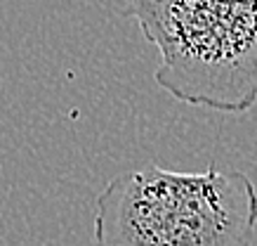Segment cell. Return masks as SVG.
Masks as SVG:
<instances>
[{
    "instance_id": "6da1fadb",
    "label": "cell",
    "mask_w": 257,
    "mask_h": 246,
    "mask_svg": "<svg viewBox=\"0 0 257 246\" xmlns=\"http://www.w3.org/2000/svg\"><path fill=\"white\" fill-rule=\"evenodd\" d=\"M257 190L241 171L156 163L113 178L94 201V246H252Z\"/></svg>"
},
{
    "instance_id": "7a4b0ae2",
    "label": "cell",
    "mask_w": 257,
    "mask_h": 246,
    "mask_svg": "<svg viewBox=\"0 0 257 246\" xmlns=\"http://www.w3.org/2000/svg\"><path fill=\"white\" fill-rule=\"evenodd\" d=\"M156 45V86L177 102L243 114L257 100V0H123Z\"/></svg>"
}]
</instances>
